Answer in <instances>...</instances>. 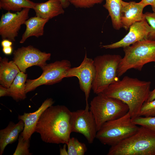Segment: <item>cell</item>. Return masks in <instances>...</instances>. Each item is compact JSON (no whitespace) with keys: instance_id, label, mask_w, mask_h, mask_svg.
I'll use <instances>...</instances> for the list:
<instances>
[{"instance_id":"obj_1","label":"cell","mask_w":155,"mask_h":155,"mask_svg":"<svg viewBox=\"0 0 155 155\" xmlns=\"http://www.w3.org/2000/svg\"><path fill=\"white\" fill-rule=\"evenodd\" d=\"M71 111L64 105H52L42 114L36 125L35 132L39 133L44 142L67 144L71 132Z\"/></svg>"},{"instance_id":"obj_21","label":"cell","mask_w":155,"mask_h":155,"mask_svg":"<svg viewBox=\"0 0 155 155\" xmlns=\"http://www.w3.org/2000/svg\"><path fill=\"white\" fill-rule=\"evenodd\" d=\"M103 6L106 9L110 16L113 28L119 30L122 28L121 14L122 0H105Z\"/></svg>"},{"instance_id":"obj_4","label":"cell","mask_w":155,"mask_h":155,"mask_svg":"<svg viewBox=\"0 0 155 155\" xmlns=\"http://www.w3.org/2000/svg\"><path fill=\"white\" fill-rule=\"evenodd\" d=\"M107 155H155V133L144 127L133 135L111 146Z\"/></svg>"},{"instance_id":"obj_16","label":"cell","mask_w":155,"mask_h":155,"mask_svg":"<svg viewBox=\"0 0 155 155\" xmlns=\"http://www.w3.org/2000/svg\"><path fill=\"white\" fill-rule=\"evenodd\" d=\"M33 9L36 16L49 20L65 12L60 0H48L45 2L35 3Z\"/></svg>"},{"instance_id":"obj_3","label":"cell","mask_w":155,"mask_h":155,"mask_svg":"<svg viewBox=\"0 0 155 155\" xmlns=\"http://www.w3.org/2000/svg\"><path fill=\"white\" fill-rule=\"evenodd\" d=\"M123 48L125 55L118 66V77L130 69L140 71L145 65L155 62V40L143 39Z\"/></svg>"},{"instance_id":"obj_6","label":"cell","mask_w":155,"mask_h":155,"mask_svg":"<svg viewBox=\"0 0 155 155\" xmlns=\"http://www.w3.org/2000/svg\"><path fill=\"white\" fill-rule=\"evenodd\" d=\"M90 104L89 110L94 118L98 131L105 122L119 118L129 111L127 104L103 92L97 94Z\"/></svg>"},{"instance_id":"obj_26","label":"cell","mask_w":155,"mask_h":155,"mask_svg":"<svg viewBox=\"0 0 155 155\" xmlns=\"http://www.w3.org/2000/svg\"><path fill=\"white\" fill-rule=\"evenodd\" d=\"M70 4L76 8H89L100 4L104 0H67Z\"/></svg>"},{"instance_id":"obj_17","label":"cell","mask_w":155,"mask_h":155,"mask_svg":"<svg viewBox=\"0 0 155 155\" xmlns=\"http://www.w3.org/2000/svg\"><path fill=\"white\" fill-rule=\"evenodd\" d=\"M24 123L22 120L15 124L10 122L8 126L0 131V155L3 153L6 146L15 142L18 139L19 134L23 131Z\"/></svg>"},{"instance_id":"obj_31","label":"cell","mask_w":155,"mask_h":155,"mask_svg":"<svg viewBox=\"0 0 155 155\" xmlns=\"http://www.w3.org/2000/svg\"><path fill=\"white\" fill-rule=\"evenodd\" d=\"M8 96V93L7 88H6L2 85H0V97Z\"/></svg>"},{"instance_id":"obj_29","label":"cell","mask_w":155,"mask_h":155,"mask_svg":"<svg viewBox=\"0 0 155 155\" xmlns=\"http://www.w3.org/2000/svg\"><path fill=\"white\" fill-rule=\"evenodd\" d=\"M139 2L145 7L148 5L151 6L155 5V0H141Z\"/></svg>"},{"instance_id":"obj_9","label":"cell","mask_w":155,"mask_h":155,"mask_svg":"<svg viewBox=\"0 0 155 155\" xmlns=\"http://www.w3.org/2000/svg\"><path fill=\"white\" fill-rule=\"evenodd\" d=\"M95 75L94 60L88 57L86 53L80 65L69 68L65 75V78L75 77L78 78L80 88L85 94L86 101L85 109L86 110H89L88 100Z\"/></svg>"},{"instance_id":"obj_18","label":"cell","mask_w":155,"mask_h":155,"mask_svg":"<svg viewBox=\"0 0 155 155\" xmlns=\"http://www.w3.org/2000/svg\"><path fill=\"white\" fill-rule=\"evenodd\" d=\"M20 71L13 61H9L8 59L0 57V84L9 88L17 74Z\"/></svg>"},{"instance_id":"obj_30","label":"cell","mask_w":155,"mask_h":155,"mask_svg":"<svg viewBox=\"0 0 155 155\" xmlns=\"http://www.w3.org/2000/svg\"><path fill=\"white\" fill-rule=\"evenodd\" d=\"M12 41L7 39H3L1 42V45L2 47L12 46Z\"/></svg>"},{"instance_id":"obj_35","label":"cell","mask_w":155,"mask_h":155,"mask_svg":"<svg viewBox=\"0 0 155 155\" xmlns=\"http://www.w3.org/2000/svg\"><path fill=\"white\" fill-rule=\"evenodd\" d=\"M64 9L68 7L70 4L67 0H60Z\"/></svg>"},{"instance_id":"obj_10","label":"cell","mask_w":155,"mask_h":155,"mask_svg":"<svg viewBox=\"0 0 155 155\" xmlns=\"http://www.w3.org/2000/svg\"><path fill=\"white\" fill-rule=\"evenodd\" d=\"M13 61L20 71L24 73L29 67L36 65L40 67L50 60L51 54L42 52L31 45L22 46L14 51Z\"/></svg>"},{"instance_id":"obj_2","label":"cell","mask_w":155,"mask_h":155,"mask_svg":"<svg viewBox=\"0 0 155 155\" xmlns=\"http://www.w3.org/2000/svg\"><path fill=\"white\" fill-rule=\"evenodd\" d=\"M151 82L127 76L117 79L103 93L107 96L117 99L127 104L132 120L138 117L143 104L150 92Z\"/></svg>"},{"instance_id":"obj_25","label":"cell","mask_w":155,"mask_h":155,"mask_svg":"<svg viewBox=\"0 0 155 155\" xmlns=\"http://www.w3.org/2000/svg\"><path fill=\"white\" fill-rule=\"evenodd\" d=\"M18 143L13 155H31L29 148L30 146V139L24 140L20 134L18 140Z\"/></svg>"},{"instance_id":"obj_5","label":"cell","mask_w":155,"mask_h":155,"mask_svg":"<svg viewBox=\"0 0 155 155\" xmlns=\"http://www.w3.org/2000/svg\"><path fill=\"white\" fill-rule=\"evenodd\" d=\"M139 127L132 122L128 112L119 118L104 123L97 131L96 138L104 145L114 146L133 135Z\"/></svg>"},{"instance_id":"obj_20","label":"cell","mask_w":155,"mask_h":155,"mask_svg":"<svg viewBox=\"0 0 155 155\" xmlns=\"http://www.w3.org/2000/svg\"><path fill=\"white\" fill-rule=\"evenodd\" d=\"M27 74L20 71L17 75L9 88H7L8 96L18 101L26 98L25 83Z\"/></svg>"},{"instance_id":"obj_13","label":"cell","mask_w":155,"mask_h":155,"mask_svg":"<svg viewBox=\"0 0 155 155\" xmlns=\"http://www.w3.org/2000/svg\"><path fill=\"white\" fill-rule=\"evenodd\" d=\"M128 33L121 40L112 44L101 46V48L115 49L129 46L136 42L147 39L151 27L145 19L137 22L129 28Z\"/></svg>"},{"instance_id":"obj_12","label":"cell","mask_w":155,"mask_h":155,"mask_svg":"<svg viewBox=\"0 0 155 155\" xmlns=\"http://www.w3.org/2000/svg\"><path fill=\"white\" fill-rule=\"evenodd\" d=\"M30 9L24 8L15 13L8 11L2 15L0 20V35L2 39L15 41L21 25L29 18Z\"/></svg>"},{"instance_id":"obj_33","label":"cell","mask_w":155,"mask_h":155,"mask_svg":"<svg viewBox=\"0 0 155 155\" xmlns=\"http://www.w3.org/2000/svg\"><path fill=\"white\" fill-rule=\"evenodd\" d=\"M155 99V88L152 91H150L148 98L146 102H149Z\"/></svg>"},{"instance_id":"obj_15","label":"cell","mask_w":155,"mask_h":155,"mask_svg":"<svg viewBox=\"0 0 155 155\" xmlns=\"http://www.w3.org/2000/svg\"><path fill=\"white\" fill-rule=\"evenodd\" d=\"M54 101L52 98L46 99L36 111L33 113H24L22 115H18V120H22L24 127L21 133L24 140H29L32 134L35 132L37 122L42 114L48 107L52 105Z\"/></svg>"},{"instance_id":"obj_14","label":"cell","mask_w":155,"mask_h":155,"mask_svg":"<svg viewBox=\"0 0 155 155\" xmlns=\"http://www.w3.org/2000/svg\"><path fill=\"white\" fill-rule=\"evenodd\" d=\"M144 7L139 2L122 0L120 19L122 28L127 30L134 23L145 19L143 13Z\"/></svg>"},{"instance_id":"obj_27","label":"cell","mask_w":155,"mask_h":155,"mask_svg":"<svg viewBox=\"0 0 155 155\" xmlns=\"http://www.w3.org/2000/svg\"><path fill=\"white\" fill-rule=\"evenodd\" d=\"M148 117L155 116V99L149 102H145L143 104L138 117Z\"/></svg>"},{"instance_id":"obj_7","label":"cell","mask_w":155,"mask_h":155,"mask_svg":"<svg viewBox=\"0 0 155 155\" xmlns=\"http://www.w3.org/2000/svg\"><path fill=\"white\" fill-rule=\"evenodd\" d=\"M122 57L119 55L104 54L94 59L95 75L92 89L97 94L103 92L108 87L118 79L117 70Z\"/></svg>"},{"instance_id":"obj_36","label":"cell","mask_w":155,"mask_h":155,"mask_svg":"<svg viewBox=\"0 0 155 155\" xmlns=\"http://www.w3.org/2000/svg\"><path fill=\"white\" fill-rule=\"evenodd\" d=\"M153 12H155V5L151 6Z\"/></svg>"},{"instance_id":"obj_28","label":"cell","mask_w":155,"mask_h":155,"mask_svg":"<svg viewBox=\"0 0 155 155\" xmlns=\"http://www.w3.org/2000/svg\"><path fill=\"white\" fill-rule=\"evenodd\" d=\"M144 14L145 18L151 27V30L147 39L151 40H155V12H147Z\"/></svg>"},{"instance_id":"obj_22","label":"cell","mask_w":155,"mask_h":155,"mask_svg":"<svg viewBox=\"0 0 155 155\" xmlns=\"http://www.w3.org/2000/svg\"><path fill=\"white\" fill-rule=\"evenodd\" d=\"M35 4L30 0H0V8L10 11H19L26 8L33 9Z\"/></svg>"},{"instance_id":"obj_11","label":"cell","mask_w":155,"mask_h":155,"mask_svg":"<svg viewBox=\"0 0 155 155\" xmlns=\"http://www.w3.org/2000/svg\"><path fill=\"white\" fill-rule=\"evenodd\" d=\"M70 125L72 132L82 134L90 144L93 142L98 131L94 118L89 110L71 112Z\"/></svg>"},{"instance_id":"obj_24","label":"cell","mask_w":155,"mask_h":155,"mask_svg":"<svg viewBox=\"0 0 155 155\" xmlns=\"http://www.w3.org/2000/svg\"><path fill=\"white\" fill-rule=\"evenodd\" d=\"M132 121L135 124L144 127L155 133V116H140L132 120Z\"/></svg>"},{"instance_id":"obj_8","label":"cell","mask_w":155,"mask_h":155,"mask_svg":"<svg viewBox=\"0 0 155 155\" xmlns=\"http://www.w3.org/2000/svg\"><path fill=\"white\" fill-rule=\"evenodd\" d=\"M70 62L64 59L46 64L40 68L42 70L41 75L38 78L27 79L25 83L26 93L33 91L43 85H53L61 82L65 78L67 70L71 68Z\"/></svg>"},{"instance_id":"obj_19","label":"cell","mask_w":155,"mask_h":155,"mask_svg":"<svg viewBox=\"0 0 155 155\" xmlns=\"http://www.w3.org/2000/svg\"><path fill=\"white\" fill-rule=\"evenodd\" d=\"M49 20L35 16L28 19L25 22L26 30L20 41L24 43L29 37L34 36L36 37L42 36L44 34V27Z\"/></svg>"},{"instance_id":"obj_23","label":"cell","mask_w":155,"mask_h":155,"mask_svg":"<svg viewBox=\"0 0 155 155\" xmlns=\"http://www.w3.org/2000/svg\"><path fill=\"white\" fill-rule=\"evenodd\" d=\"M67 145L68 155H84L87 150L84 143L74 137L70 138Z\"/></svg>"},{"instance_id":"obj_32","label":"cell","mask_w":155,"mask_h":155,"mask_svg":"<svg viewBox=\"0 0 155 155\" xmlns=\"http://www.w3.org/2000/svg\"><path fill=\"white\" fill-rule=\"evenodd\" d=\"M2 51L5 54L9 55L13 52V49L12 46L2 47Z\"/></svg>"},{"instance_id":"obj_34","label":"cell","mask_w":155,"mask_h":155,"mask_svg":"<svg viewBox=\"0 0 155 155\" xmlns=\"http://www.w3.org/2000/svg\"><path fill=\"white\" fill-rule=\"evenodd\" d=\"M67 145L64 144L63 147L61 148L60 150V154L61 155H68L67 150H66Z\"/></svg>"}]
</instances>
